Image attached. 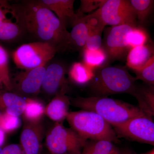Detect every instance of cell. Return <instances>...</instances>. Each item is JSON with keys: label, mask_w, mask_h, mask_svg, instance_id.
I'll return each mask as SVG.
<instances>
[{"label": "cell", "mask_w": 154, "mask_h": 154, "mask_svg": "<svg viewBox=\"0 0 154 154\" xmlns=\"http://www.w3.org/2000/svg\"><path fill=\"white\" fill-rule=\"evenodd\" d=\"M81 154H121V150L112 142L88 140Z\"/></svg>", "instance_id": "ffe728a7"}, {"label": "cell", "mask_w": 154, "mask_h": 154, "mask_svg": "<svg viewBox=\"0 0 154 154\" xmlns=\"http://www.w3.org/2000/svg\"><path fill=\"white\" fill-rule=\"evenodd\" d=\"M45 129L41 121L25 122L20 136V146L23 154H39Z\"/></svg>", "instance_id": "7c38bea8"}, {"label": "cell", "mask_w": 154, "mask_h": 154, "mask_svg": "<svg viewBox=\"0 0 154 154\" xmlns=\"http://www.w3.org/2000/svg\"><path fill=\"white\" fill-rule=\"evenodd\" d=\"M121 154H137L132 149L125 148L121 150Z\"/></svg>", "instance_id": "836d02e7"}, {"label": "cell", "mask_w": 154, "mask_h": 154, "mask_svg": "<svg viewBox=\"0 0 154 154\" xmlns=\"http://www.w3.org/2000/svg\"><path fill=\"white\" fill-rule=\"evenodd\" d=\"M152 119L150 114L145 113L112 127L119 137L154 146V122Z\"/></svg>", "instance_id": "52a82bcc"}, {"label": "cell", "mask_w": 154, "mask_h": 154, "mask_svg": "<svg viewBox=\"0 0 154 154\" xmlns=\"http://www.w3.org/2000/svg\"><path fill=\"white\" fill-rule=\"evenodd\" d=\"M42 5L52 11L66 28L68 23L73 25L78 18L74 10V0H39Z\"/></svg>", "instance_id": "9a60e30c"}, {"label": "cell", "mask_w": 154, "mask_h": 154, "mask_svg": "<svg viewBox=\"0 0 154 154\" xmlns=\"http://www.w3.org/2000/svg\"><path fill=\"white\" fill-rule=\"evenodd\" d=\"M137 26L123 25L113 26L107 30L105 36V49L110 60L122 59L130 49L128 43V33Z\"/></svg>", "instance_id": "30bf717a"}, {"label": "cell", "mask_w": 154, "mask_h": 154, "mask_svg": "<svg viewBox=\"0 0 154 154\" xmlns=\"http://www.w3.org/2000/svg\"><path fill=\"white\" fill-rule=\"evenodd\" d=\"M85 18L90 30L89 33L92 32L102 33L106 25L101 19L98 9L94 13L85 16Z\"/></svg>", "instance_id": "83f0119b"}, {"label": "cell", "mask_w": 154, "mask_h": 154, "mask_svg": "<svg viewBox=\"0 0 154 154\" xmlns=\"http://www.w3.org/2000/svg\"><path fill=\"white\" fill-rule=\"evenodd\" d=\"M5 133L2 129L0 128V147L5 143Z\"/></svg>", "instance_id": "d6a6232c"}, {"label": "cell", "mask_w": 154, "mask_h": 154, "mask_svg": "<svg viewBox=\"0 0 154 154\" xmlns=\"http://www.w3.org/2000/svg\"><path fill=\"white\" fill-rule=\"evenodd\" d=\"M0 154H23V153L21 146L12 144L2 149Z\"/></svg>", "instance_id": "1f68e13d"}, {"label": "cell", "mask_w": 154, "mask_h": 154, "mask_svg": "<svg viewBox=\"0 0 154 154\" xmlns=\"http://www.w3.org/2000/svg\"><path fill=\"white\" fill-rule=\"evenodd\" d=\"M154 59V42L131 48L128 53L126 65L134 71L140 70Z\"/></svg>", "instance_id": "5bb4252c"}, {"label": "cell", "mask_w": 154, "mask_h": 154, "mask_svg": "<svg viewBox=\"0 0 154 154\" xmlns=\"http://www.w3.org/2000/svg\"><path fill=\"white\" fill-rule=\"evenodd\" d=\"M2 149L0 147V154H1V152H2Z\"/></svg>", "instance_id": "d590c367"}, {"label": "cell", "mask_w": 154, "mask_h": 154, "mask_svg": "<svg viewBox=\"0 0 154 154\" xmlns=\"http://www.w3.org/2000/svg\"><path fill=\"white\" fill-rule=\"evenodd\" d=\"M135 77L123 67L103 66L94 70V78L89 84L93 96L107 97L115 94H128L135 98L138 92Z\"/></svg>", "instance_id": "3957f363"}, {"label": "cell", "mask_w": 154, "mask_h": 154, "mask_svg": "<svg viewBox=\"0 0 154 154\" xmlns=\"http://www.w3.org/2000/svg\"><path fill=\"white\" fill-rule=\"evenodd\" d=\"M138 95L135 98L139 106L154 117V90L151 86H144L138 88Z\"/></svg>", "instance_id": "7402d4cb"}, {"label": "cell", "mask_w": 154, "mask_h": 154, "mask_svg": "<svg viewBox=\"0 0 154 154\" xmlns=\"http://www.w3.org/2000/svg\"><path fill=\"white\" fill-rule=\"evenodd\" d=\"M70 102L75 107L97 113L112 126L146 113L139 106L108 97H78Z\"/></svg>", "instance_id": "7a4b0ae2"}, {"label": "cell", "mask_w": 154, "mask_h": 154, "mask_svg": "<svg viewBox=\"0 0 154 154\" xmlns=\"http://www.w3.org/2000/svg\"><path fill=\"white\" fill-rule=\"evenodd\" d=\"M69 77L73 82L79 85L89 84L94 76V70L84 63L76 62L72 65L69 72Z\"/></svg>", "instance_id": "d6986e66"}, {"label": "cell", "mask_w": 154, "mask_h": 154, "mask_svg": "<svg viewBox=\"0 0 154 154\" xmlns=\"http://www.w3.org/2000/svg\"><path fill=\"white\" fill-rule=\"evenodd\" d=\"M2 113L1 112V111H0V116H1V114H2Z\"/></svg>", "instance_id": "f35d334b"}, {"label": "cell", "mask_w": 154, "mask_h": 154, "mask_svg": "<svg viewBox=\"0 0 154 154\" xmlns=\"http://www.w3.org/2000/svg\"><path fill=\"white\" fill-rule=\"evenodd\" d=\"M21 120L19 116L3 113L0 116V128L7 133L14 132L20 127Z\"/></svg>", "instance_id": "4316f807"}, {"label": "cell", "mask_w": 154, "mask_h": 154, "mask_svg": "<svg viewBox=\"0 0 154 154\" xmlns=\"http://www.w3.org/2000/svg\"><path fill=\"white\" fill-rule=\"evenodd\" d=\"M45 65L21 72L12 82L13 90L21 95L31 96L38 94L41 89Z\"/></svg>", "instance_id": "8fae6325"}, {"label": "cell", "mask_w": 154, "mask_h": 154, "mask_svg": "<svg viewBox=\"0 0 154 154\" xmlns=\"http://www.w3.org/2000/svg\"><path fill=\"white\" fill-rule=\"evenodd\" d=\"M137 17V22L143 24L154 8L153 0H131L129 1Z\"/></svg>", "instance_id": "cb8c5ba5"}, {"label": "cell", "mask_w": 154, "mask_h": 154, "mask_svg": "<svg viewBox=\"0 0 154 154\" xmlns=\"http://www.w3.org/2000/svg\"><path fill=\"white\" fill-rule=\"evenodd\" d=\"M1 1H0V2H1Z\"/></svg>", "instance_id": "ab89813d"}, {"label": "cell", "mask_w": 154, "mask_h": 154, "mask_svg": "<svg viewBox=\"0 0 154 154\" xmlns=\"http://www.w3.org/2000/svg\"><path fill=\"white\" fill-rule=\"evenodd\" d=\"M58 51L52 45L42 42L22 45L13 53V60L17 67L24 70L45 65Z\"/></svg>", "instance_id": "8992f818"}, {"label": "cell", "mask_w": 154, "mask_h": 154, "mask_svg": "<svg viewBox=\"0 0 154 154\" xmlns=\"http://www.w3.org/2000/svg\"><path fill=\"white\" fill-rule=\"evenodd\" d=\"M70 103L65 94H58L45 107V114L56 122L62 123L68 114Z\"/></svg>", "instance_id": "e0dca14e"}, {"label": "cell", "mask_w": 154, "mask_h": 154, "mask_svg": "<svg viewBox=\"0 0 154 154\" xmlns=\"http://www.w3.org/2000/svg\"><path fill=\"white\" fill-rule=\"evenodd\" d=\"M25 111L22 114L25 122L41 121L45 114V107L42 102L35 99L27 98Z\"/></svg>", "instance_id": "44dd1931"}, {"label": "cell", "mask_w": 154, "mask_h": 154, "mask_svg": "<svg viewBox=\"0 0 154 154\" xmlns=\"http://www.w3.org/2000/svg\"><path fill=\"white\" fill-rule=\"evenodd\" d=\"M87 141L71 128L56 122L46 134L45 143L51 154H81Z\"/></svg>", "instance_id": "5b68a950"}, {"label": "cell", "mask_w": 154, "mask_h": 154, "mask_svg": "<svg viewBox=\"0 0 154 154\" xmlns=\"http://www.w3.org/2000/svg\"><path fill=\"white\" fill-rule=\"evenodd\" d=\"M64 67L59 63L49 65L46 68L41 89L50 96L65 94L67 88Z\"/></svg>", "instance_id": "4fadbf2b"}, {"label": "cell", "mask_w": 154, "mask_h": 154, "mask_svg": "<svg viewBox=\"0 0 154 154\" xmlns=\"http://www.w3.org/2000/svg\"><path fill=\"white\" fill-rule=\"evenodd\" d=\"M98 11L106 25L137 26L136 16L129 1L106 0Z\"/></svg>", "instance_id": "ba28073f"}, {"label": "cell", "mask_w": 154, "mask_h": 154, "mask_svg": "<svg viewBox=\"0 0 154 154\" xmlns=\"http://www.w3.org/2000/svg\"><path fill=\"white\" fill-rule=\"evenodd\" d=\"M142 154H154V149L150 151L144 153Z\"/></svg>", "instance_id": "e575fe53"}, {"label": "cell", "mask_w": 154, "mask_h": 154, "mask_svg": "<svg viewBox=\"0 0 154 154\" xmlns=\"http://www.w3.org/2000/svg\"><path fill=\"white\" fill-rule=\"evenodd\" d=\"M24 29L58 50L68 47L69 32L52 11L39 1L16 5Z\"/></svg>", "instance_id": "6da1fadb"}, {"label": "cell", "mask_w": 154, "mask_h": 154, "mask_svg": "<svg viewBox=\"0 0 154 154\" xmlns=\"http://www.w3.org/2000/svg\"><path fill=\"white\" fill-rule=\"evenodd\" d=\"M24 29L16 5L0 2V41L11 42L22 35Z\"/></svg>", "instance_id": "9c48e42d"}, {"label": "cell", "mask_w": 154, "mask_h": 154, "mask_svg": "<svg viewBox=\"0 0 154 154\" xmlns=\"http://www.w3.org/2000/svg\"><path fill=\"white\" fill-rule=\"evenodd\" d=\"M66 119L71 128L86 140L119 141L113 127L95 112L85 110L70 112Z\"/></svg>", "instance_id": "277c9868"}, {"label": "cell", "mask_w": 154, "mask_h": 154, "mask_svg": "<svg viewBox=\"0 0 154 154\" xmlns=\"http://www.w3.org/2000/svg\"><path fill=\"white\" fill-rule=\"evenodd\" d=\"M1 83H2V79H1V77H0V84H1Z\"/></svg>", "instance_id": "8d00e7d4"}, {"label": "cell", "mask_w": 154, "mask_h": 154, "mask_svg": "<svg viewBox=\"0 0 154 154\" xmlns=\"http://www.w3.org/2000/svg\"><path fill=\"white\" fill-rule=\"evenodd\" d=\"M84 63L93 69L99 68L104 66L108 60V57L104 48L98 50H83Z\"/></svg>", "instance_id": "603a6c76"}, {"label": "cell", "mask_w": 154, "mask_h": 154, "mask_svg": "<svg viewBox=\"0 0 154 154\" xmlns=\"http://www.w3.org/2000/svg\"><path fill=\"white\" fill-rule=\"evenodd\" d=\"M0 77L2 83L8 91H12L13 86L9 70L8 54L1 45H0Z\"/></svg>", "instance_id": "d4e9b609"}, {"label": "cell", "mask_w": 154, "mask_h": 154, "mask_svg": "<svg viewBox=\"0 0 154 154\" xmlns=\"http://www.w3.org/2000/svg\"><path fill=\"white\" fill-rule=\"evenodd\" d=\"M151 86V87H152V88H153V89H154V85H153V86Z\"/></svg>", "instance_id": "74e56055"}, {"label": "cell", "mask_w": 154, "mask_h": 154, "mask_svg": "<svg viewBox=\"0 0 154 154\" xmlns=\"http://www.w3.org/2000/svg\"><path fill=\"white\" fill-rule=\"evenodd\" d=\"M106 0H82L79 12L84 14L100 8Z\"/></svg>", "instance_id": "4dcf8cb0"}, {"label": "cell", "mask_w": 154, "mask_h": 154, "mask_svg": "<svg viewBox=\"0 0 154 154\" xmlns=\"http://www.w3.org/2000/svg\"><path fill=\"white\" fill-rule=\"evenodd\" d=\"M134 72L137 80H140L148 85H154V59L144 68Z\"/></svg>", "instance_id": "f1b7e54d"}, {"label": "cell", "mask_w": 154, "mask_h": 154, "mask_svg": "<svg viewBox=\"0 0 154 154\" xmlns=\"http://www.w3.org/2000/svg\"><path fill=\"white\" fill-rule=\"evenodd\" d=\"M77 14L78 19L73 24L72 28L69 33V46L71 45L78 49L84 50L90 30L85 16L79 12Z\"/></svg>", "instance_id": "ac0fdd59"}, {"label": "cell", "mask_w": 154, "mask_h": 154, "mask_svg": "<svg viewBox=\"0 0 154 154\" xmlns=\"http://www.w3.org/2000/svg\"><path fill=\"white\" fill-rule=\"evenodd\" d=\"M26 106V100L11 91H0V111L15 116L22 115Z\"/></svg>", "instance_id": "2e32d148"}, {"label": "cell", "mask_w": 154, "mask_h": 154, "mask_svg": "<svg viewBox=\"0 0 154 154\" xmlns=\"http://www.w3.org/2000/svg\"><path fill=\"white\" fill-rule=\"evenodd\" d=\"M148 36L145 30L136 26L128 33V43L130 49L146 44Z\"/></svg>", "instance_id": "484cf974"}, {"label": "cell", "mask_w": 154, "mask_h": 154, "mask_svg": "<svg viewBox=\"0 0 154 154\" xmlns=\"http://www.w3.org/2000/svg\"><path fill=\"white\" fill-rule=\"evenodd\" d=\"M102 34L101 32H92L89 33L84 49L95 51L103 48Z\"/></svg>", "instance_id": "f546056e"}]
</instances>
